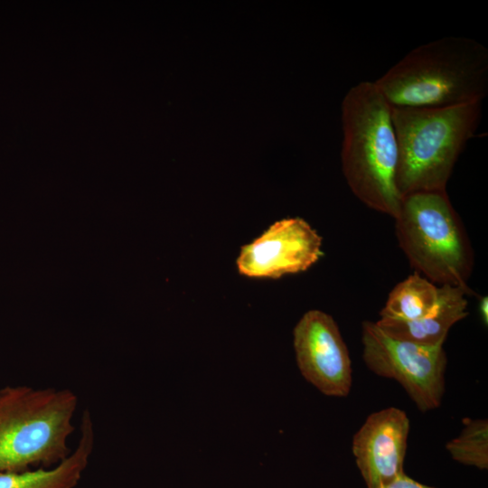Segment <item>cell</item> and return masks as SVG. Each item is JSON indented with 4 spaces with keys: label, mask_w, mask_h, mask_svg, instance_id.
Returning a JSON list of instances; mask_svg holds the SVG:
<instances>
[{
    "label": "cell",
    "mask_w": 488,
    "mask_h": 488,
    "mask_svg": "<svg viewBox=\"0 0 488 488\" xmlns=\"http://www.w3.org/2000/svg\"><path fill=\"white\" fill-rule=\"evenodd\" d=\"M79 405L70 389L27 385L0 389V472L52 467L71 453L68 445Z\"/></svg>",
    "instance_id": "3957f363"
},
{
    "label": "cell",
    "mask_w": 488,
    "mask_h": 488,
    "mask_svg": "<svg viewBox=\"0 0 488 488\" xmlns=\"http://www.w3.org/2000/svg\"><path fill=\"white\" fill-rule=\"evenodd\" d=\"M438 286L418 272L397 284L389 294L378 322H409L428 313L436 302Z\"/></svg>",
    "instance_id": "7c38bea8"
},
{
    "label": "cell",
    "mask_w": 488,
    "mask_h": 488,
    "mask_svg": "<svg viewBox=\"0 0 488 488\" xmlns=\"http://www.w3.org/2000/svg\"><path fill=\"white\" fill-rule=\"evenodd\" d=\"M458 436L446 445L451 457L465 465L488 469V420L466 418Z\"/></svg>",
    "instance_id": "4fadbf2b"
},
{
    "label": "cell",
    "mask_w": 488,
    "mask_h": 488,
    "mask_svg": "<svg viewBox=\"0 0 488 488\" xmlns=\"http://www.w3.org/2000/svg\"><path fill=\"white\" fill-rule=\"evenodd\" d=\"M395 221L399 245L416 272L439 286L469 288L474 253L446 190L404 195Z\"/></svg>",
    "instance_id": "5b68a950"
},
{
    "label": "cell",
    "mask_w": 488,
    "mask_h": 488,
    "mask_svg": "<svg viewBox=\"0 0 488 488\" xmlns=\"http://www.w3.org/2000/svg\"><path fill=\"white\" fill-rule=\"evenodd\" d=\"M341 112L342 169L350 190L367 207L395 219L402 197L391 107L374 81H361L346 92Z\"/></svg>",
    "instance_id": "7a4b0ae2"
},
{
    "label": "cell",
    "mask_w": 488,
    "mask_h": 488,
    "mask_svg": "<svg viewBox=\"0 0 488 488\" xmlns=\"http://www.w3.org/2000/svg\"><path fill=\"white\" fill-rule=\"evenodd\" d=\"M361 343L367 368L398 381L419 411L427 412L441 405L447 364L443 344L402 339L371 321L361 324Z\"/></svg>",
    "instance_id": "8992f818"
},
{
    "label": "cell",
    "mask_w": 488,
    "mask_h": 488,
    "mask_svg": "<svg viewBox=\"0 0 488 488\" xmlns=\"http://www.w3.org/2000/svg\"><path fill=\"white\" fill-rule=\"evenodd\" d=\"M471 292L470 288L442 285L436 304L422 317L409 322L376 323L402 339L428 345L444 344L451 327L467 316L465 296Z\"/></svg>",
    "instance_id": "8fae6325"
},
{
    "label": "cell",
    "mask_w": 488,
    "mask_h": 488,
    "mask_svg": "<svg viewBox=\"0 0 488 488\" xmlns=\"http://www.w3.org/2000/svg\"><path fill=\"white\" fill-rule=\"evenodd\" d=\"M293 334L302 376L326 396H348L352 384V361L334 319L321 310H309L297 322Z\"/></svg>",
    "instance_id": "52a82bcc"
},
{
    "label": "cell",
    "mask_w": 488,
    "mask_h": 488,
    "mask_svg": "<svg viewBox=\"0 0 488 488\" xmlns=\"http://www.w3.org/2000/svg\"><path fill=\"white\" fill-rule=\"evenodd\" d=\"M374 83L393 108L482 103L488 92V49L473 38L442 37L408 52Z\"/></svg>",
    "instance_id": "6da1fadb"
},
{
    "label": "cell",
    "mask_w": 488,
    "mask_h": 488,
    "mask_svg": "<svg viewBox=\"0 0 488 488\" xmlns=\"http://www.w3.org/2000/svg\"><path fill=\"white\" fill-rule=\"evenodd\" d=\"M399 162L398 190L406 194L446 190L455 165L481 120L482 103L449 108L391 107Z\"/></svg>",
    "instance_id": "277c9868"
},
{
    "label": "cell",
    "mask_w": 488,
    "mask_h": 488,
    "mask_svg": "<svg viewBox=\"0 0 488 488\" xmlns=\"http://www.w3.org/2000/svg\"><path fill=\"white\" fill-rule=\"evenodd\" d=\"M94 444V423L86 408L80 418L79 442L66 459L47 469L0 472V488H75L89 463Z\"/></svg>",
    "instance_id": "30bf717a"
},
{
    "label": "cell",
    "mask_w": 488,
    "mask_h": 488,
    "mask_svg": "<svg viewBox=\"0 0 488 488\" xmlns=\"http://www.w3.org/2000/svg\"><path fill=\"white\" fill-rule=\"evenodd\" d=\"M381 488H435L427 484L421 483L409 476L405 473L398 475L390 482L384 484Z\"/></svg>",
    "instance_id": "5bb4252c"
},
{
    "label": "cell",
    "mask_w": 488,
    "mask_h": 488,
    "mask_svg": "<svg viewBox=\"0 0 488 488\" xmlns=\"http://www.w3.org/2000/svg\"><path fill=\"white\" fill-rule=\"evenodd\" d=\"M409 428L406 412L389 407L368 416L354 434L352 451L367 488H381L404 473Z\"/></svg>",
    "instance_id": "9c48e42d"
},
{
    "label": "cell",
    "mask_w": 488,
    "mask_h": 488,
    "mask_svg": "<svg viewBox=\"0 0 488 488\" xmlns=\"http://www.w3.org/2000/svg\"><path fill=\"white\" fill-rule=\"evenodd\" d=\"M479 312L483 323L487 325L488 323V298L482 296L479 302Z\"/></svg>",
    "instance_id": "9a60e30c"
},
{
    "label": "cell",
    "mask_w": 488,
    "mask_h": 488,
    "mask_svg": "<svg viewBox=\"0 0 488 488\" xmlns=\"http://www.w3.org/2000/svg\"><path fill=\"white\" fill-rule=\"evenodd\" d=\"M322 256L317 231L301 218H286L241 248L237 268L249 277L277 278L308 269Z\"/></svg>",
    "instance_id": "ba28073f"
}]
</instances>
